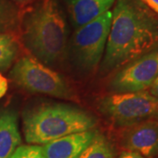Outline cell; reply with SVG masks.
Listing matches in <instances>:
<instances>
[{"instance_id": "cell-2", "label": "cell", "mask_w": 158, "mask_h": 158, "mask_svg": "<svg viewBox=\"0 0 158 158\" xmlns=\"http://www.w3.org/2000/svg\"><path fill=\"white\" fill-rule=\"evenodd\" d=\"M26 48L45 65L61 62L68 44V27L56 0H40L22 16Z\"/></svg>"}, {"instance_id": "cell-9", "label": "cell", "mask_w": 158, "mask_h": 158, "mask_svg": "<svg viewBox=\"0 0 158 158\" xmlns=\"http://www.w3.org/2000/svg\"><path fill=\"white\" fill-rule=\"evenodd\" d=\"M97 130L75 133L41 145L45 158H76L96 135Z\"/></svg>"}, {"instance_id": "cell-6", "label": "cell", "mask_w": 158, "mask_h": 158, "mask_svg": "<svg viewBox=\"0 0 158 158\" xmlns=\"http://www.w3.org/2000/svg\"><path fill=\"white\" fill-rule=\"evenodd\" d=\"M112 19L113 11H107L76 29L70 41V51L77 67L92 71L98 66L106 50Z\"/></svg>"}, {"instance_id": "cell-7", "label": "cell", "mask_w": 158, "mask_h": 158, "mask_svg": "<svg viewBox=\"0 0 158 158\" xmlns=\"http://www.w3.org/2000/svg\"><path fill=\"white\" fill-rule=\"evenodd\" d=\"M158 77V47L119 68L109 82L113 93L148 90Z\"/></svg>"}, {"instance_id": "cell-5", "label": "cell", "mask_w": 158, "mask_h": 158, "mask_svg": "<svg viewBox=\"0 0 158 158\" xmlns=\"http://www.w3.org/2000/svg\"><path fill=\"white\" fill-rule=\"evenodd\" d=\"M11 78L32 93L45 94L64 99L77 100V94L68 82L34 57L23 56L11 69Z\"/></svg>"}, {"instance_id": "cell-21", "label": "cell", "mask_w": 158, "mask_h": 158, "mask_svg": "<svg viewBox=\"0 0 158 158\" xmlns=\"http://www.w3.org/2000/svg\"><path fill=\"white\" fill-rule=\"evenodd\" d=\"M156 118H157V120H158V113H157V114H156Z\"/></svg>"}, {"instance_id": "cell-15", "label": "cell", "mask_w": 158, "mask_h": 158, "mask_svg": "<svg viewBox=\"0 0 158 158\" xmlns=\"http://www.w3.org/2000/svg\"><path fill=\"white\" fill-rule=\"evenodd\" d=\"M8 158H45L42 150L41 146L40 145H33V144H27V145H20L16 149V151Z\"/></svg>"}, {"instance_id": "cell-10", "label": "cell", "mask_w": 158, "mask_h": 158, "mask_svg": "<svg viewBox=\"0 0 158 158\" xmlns=\"http://www.w3.org/2000/svg\"><path fill=\"white\" fill-rule=\"evenodd\" d=\"M116 0H67L70 20L78 28L110 11Z\"/></svg>"}, {"instance_id": "cell-17", "label": "cell", "mask_w": 158, "mask_h": 158, "mask_svg": "<svg viewBox=\"0 0 158 158\" xmlns=\"http://www.w3.org/2000/svg\"><path fill=\"white\" fill-rule=\"evenodd\" d=\"M151 11L158 14V0H141Z\"/></svg>"}, {"instance_id": "cell-4", "label": "cell", "mask_w": 158, "mask_h": 158, "mask_svg": "<svg viewBox=\"0 0 158 158\" xmlns=\"http://www.w3.org/2000/svg\"><path fill=\"white\" fill-rule=\"evenodd\" d=\"M99 113L118 127H127L158 113V98L148 90L111 93L98 101Z\"/></svg>"}, {"instance_id": "cell-20", "label": "cell", "mask_w": 158, "mask_h": 158, "mask_svg": "<svg viewBox=\"0 0 158 158\" xmlns=\"http://www.w3.org/2000/svg\"><path fill=\"white\" fill-rule=\"evenodd\" d=\"M12 3H17V4H23V3H27V2H29L30 0H10Z\"/></svg>"}, {"instance_id": "cell-19", "label": "cell", "mask_w": 158, "mask_h": 158, "mask_svg": "<svg viewBox=\"0 0 158 158\" xmlns=\"http://www.w3.org/2000/svg\"><path fill=\"white\" fill-rule=\"evenodd\" d=\"M148 90H149V92L152 94L153 96H155L158 98V77L155 80V82L153 83V85H151V87Z\"/></svg>"}, {"instance_id": "cell-14", "label": "cell", "mask_w": 158, "mask_h": 158, "mask_svg": "<svg viewBox=\"0 0 158 158\" xmlns=\"http://www.w3.org/2000/svg\"><path fill=\"white\" fill-rule=\"evenodd\" d=\"M19 52L15 35L0 34V70H6L14 62Z\"/></svg>"}, {"instance_id": "cell-11", "label": "cell", "mask_w": 158, "mask_h": 158, "mask_svg": "<svg viewBox=\"0 0 158 158\" xmlns=\"http://www.w3.org/2000/svg\"><path fill=\"white\" fill-rule=\"evenodd\" d=\"M17 113L13 111L0 113V158H8L21 145Z\"/></svg>"}, {"instance_id": "cell-18", "label": "cell", "mask_w": 158, "mask_h": 158, "mask_svg": "<svg viewBox=\"0 0 158 158\" xmlns=\"http://www.w3.org/2000/svg\"><path fill=\"white\" fill-rule=\"evenodd\" d=\"M118 158H146L142 156L141 155L133 151H128V150H124L120 153L118 156Z\"/></svg>"}, {"instance_id": "cell-16", "label": "cell", "mask_w": 158, "mask_h": 158, "mask_svg": "<svg viewBox=\"0 0 158 158\" xmlns=\"http://www.w3.org/2000/svg\"><path fill=\"white\" fill-rule=\"evenodd\" d=\"M8 90V81L7 79L0 74V98L6 95Z\"/></svg>"}, {"instance_id": "cell-3", "label": "cell", "mask_w": 158, "mask_h": 158, "mask_svg": "<svg viewBox=\"0 0 158 158\" xmlns=\"http://www.w3.org/2000/svg\"><path fill=\"white\" fill-rule=\"evenodd\" d=\"M96 125L92 114L66 104H41L23 113L24 136L33 145L41 146L63 136L94 129Z\"/></svg>"}, {"instance_id": "cell-8", "label": "cell", "mask_w": 158, "mask_h": 158, "mask_svg": "<svg viewBox=\"0 0 158 158\" xmlns=\"http://www.w3.org/2000/svg\"><path fill=\"white\" fill-rule=\"evenodd\" d=\"M124 150L133 151L146 158L158 156V120L148 118L125 127L120 135Z\"/></svg>"}, {"instance_id": "cell-13", "label": "cell", "mask_w": 158, "mask_h": 158, "mask_svg": "<svg viewBox=\"0 0 158 158\" xmlns=\"http://www.w3.org/2000/svg\"><path fill=\"white\" fill-rule=\"evenodd\" d=\"M76 158H115V150L112 142L98 131L89 145Z\"/></svg>"}, {"instance_id": "cell-1", "label": "cell", "mask_w": 158, "mask_h": 158, "mask_svg": "<svg viewBox=\"0 0 158 158\" xmlns=\"http://www.w3.org/2000/svg\"><path fill=\"white\" fill-rule=\"evenodd\" d=\"M158 47V17L141 0H116L101 69L108 73Z\"/></svg>"}, {"instance_id": "cell-12", "label": "cell", "mask_w": 158, "mask_h": 158, "mask_svg": "<svg viewBox=\"0 0 158 158\" xmlns=\"http://www.w3.org/2000/svg\"><path fill=\"white\" fill-rule=\"evenodd\" d=\"M23 13L10 0H0V34L20 33Z\"/></svg>"}]
</instances>
